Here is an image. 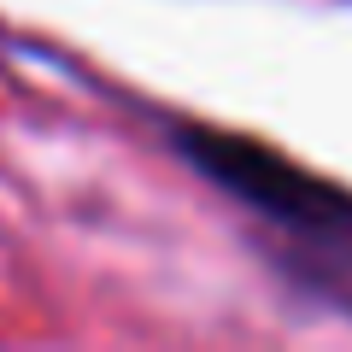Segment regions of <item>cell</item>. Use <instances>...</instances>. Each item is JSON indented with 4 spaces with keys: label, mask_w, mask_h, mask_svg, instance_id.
<instances>
[{
    "label": "cell",
    "mask_w": 352,
    "mask_h": 352,
    "mask_svg": "<svg viewBox=\"0 0 352 352\" xmlns=\"http://www.w3.org/2000/svg\"><path fill=\"white\" fill-rule=\"evenodd\" d=\"M170 147L212 188H223L229 200L252 206L264 223L288 229L300 241H323V247L352 241V194L340 182H329V176L294 164L288 153L264 147L252 135H235V129H212V124H176Z\"/></svg>",
    "instance_id": "6da1fadb"
}]
</instances>
